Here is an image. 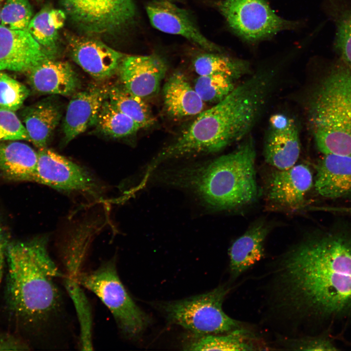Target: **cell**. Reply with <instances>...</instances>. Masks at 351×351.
I'll return each instance as SVG.
<instances>
[{"mask_svg": "<svg viewBox=\"0 0 351 351\" xmlns=\"http://www.w3.org/2000/svg\"><path fill=\"white\" fill-rule=\"evenodd\" d=\"M279 304L319 332L351 328V221L315 232L282 258Z\"/></svg>", "mask_w": 351, "mask_h": 351, "instance_id": "cell-1", "label": "cell"}, {"mask_svg": "<svg viewBox=\"0 0 351 351\" xmlns=\"http://www.w3.org/2000/svg\"><path fill=\"white\" fill-rule=\"evenodd\" d=\"M48 238L10 242L7 250L5 307L20 326L52 339L65 321V309L56 279L63 278L51 257Z\"/></svg>", "mask_w": 351, "mask_h": 351, "instance_id": "cell-2", "label": "cell"}, {"mask_svg": "<svg viewBox=\"0 0 351 351\" xmlns=\"http://www.w3.org/2000/svg\"><path fill=\"white\" fill-rule=\"evenodd\" d=\"M269 97L264 83L250 76L220 101L202 111L195 120L149 163L150 172L173 158L219 152L246 136Z\"/></svg>", "mask_w": 351, "mask_h": 351, "instance_id": "cell-3", "label": "cell"}, {"mask_svg": "<svg viewBox=\"0 0 351 351\" xmlns=\"http://www.w3.org/2000/svg\"><path fill=\"white\" fill-rule=\"evenodd\" d=\"M255 157L254 141L248 137L229 154L207 164L170 171L163 179L192 191L212 210L237 208L257 197Z\"/></svg>", "mask_w": 351, "mask_h": 351, "instance_id": "cell-4", "label": "cell"}, {"mask_svg": "<svg viewBox=\"0 0 351 351\" xmlns=\"http://www.w3.org/2000/svg\"><path fill=\"white\" fill-rule=\"evenodd\" d=\"M307 117L319 151L351 156V66L342 61L317 84Z\"/></svg>", "mask_w": 351, "mask_h": 351, "instance_id": "cell-5", "label": "cell"}, {"mask_svg": "<svg viewBox=\"0 0 351 351\" xmlns=\"http://www.w3.org/2000/svg\"><path fill=\"white\" fill-rule=\"evenodd\" d=\"M77 280L108 309L124 337L136 338L148 326L149 316L128 294L118 275L115 259L103 262L94 270L81 271Z\"/></svg>", "mask_w": 351, "mask_h": 351, "instance_id": "cell-6", "label": "cell"}, {"mask_svg": "<svg viewBox=\"0 0 351 351\" xmlns=\"http://www.w3.org/2000/svg\"><path fill=\"white\" fill-rule=\"evenodd\" d=\"M229 290L226 286L220 285L205 293L160 303L158 306L169 321L195 334H223L242 328L241 323L223 310Z\"/></svg>", "mask_w": 351, "mask_h": 351, "instance_id": "cell-7", "label": "cell"}, {"mask_svg": "<svg viewBox=\"0 0 351 351\" xmlns=\"http://www.w3.org/2000/svg\"><path fill=\"white\" fill-rule=\"evenodd\" d=\"M214 5L230 29L251 44L268 39L280 31L295 29L300 24L279 17L265 0H218Z\"/></svg>", "mask_w": 351, "mask_h": 351, "instance_id": "cell-8", "label": "cell"}, {"mask_svg": "<svg viewBox=\"0 0 351 351\" xmlns=\"http://www.w3.org/2000/svg\"><path fill=\"white\" fill-rule=\"evenodd\" d=\"M71 21L89 36L120 33L136 19L134 0H60Z\"/></svg>", "mask_w": 351, "mask_h": 351, "instance_id": "cell-9", "label": "cell"}, {"mask_svg": "<svg viewBox=\"0 0 351 351\" xmlns=\"http://www.w3.org/2000/svg\"><path fill=\"white\" fill-rule=\"evenodd\" d=\"M37 152L34 182L59 191L99 196L100 184L85 168L47 147Z\"/></svg>", "mask_w": 351, "mask_h": 351, "instance_id": "cell-10", "label": "cell"}, {"mask_svg": "<svg viewBox=\"0 0 351 351\" xmlns=\"http://www.w3.org/2000/svg\"><path fill=\"white\" fill-rule=\"evenodd\" d=\"M145 10L151 24L156 30L181 36L204 51L223 52L201 33L189 12L173 2L153 0L146 4Z\"/></svg>", "mask_w": 351, "mask_h": 351, "instance_id": "cell-11", "label": "cell"}, {"mask_svg": "<svg viewBox=\"0 0 351 351\" xmlns=\"http://www.w3.org/2000/svg\"><path fill=\"white\" fill-rule=\"evenodd\" d=\"M66 38L73 60L97 80H104L114 75L125 57L92 36L67 34Z\"/></svg>", "mask_w": 351, "mask_h": 351, "instance_id": "cell-12", "label": "cell"}, {"mask_svg": "<svg viewBox=\"0 0 351 351\" xmlns=\"http://www.w3.org/2000/svg\"><path fill=\"white\" fill-rule=\"evenodd\" d=\"M300 152L295 121L282 114L273 115L269 119L264 144L266 162L276 169H287L296 164Z\"/></svg>", "mask_w": 351, "mask_h": 351, "instance_id": "cell-13", "label": "cell"}, {"mask_svg": "<svg viewBox=\"0 0 351 351\" xmlns=\"http://www.w3.org/2000/svg\"><path fill=\"white\" fill-rule=\"evenodd\" d=\"M167 69L164 59L153 54L125 56L118 71L122 86L144 99L158 92Z\"/></svg>", "mask_w": 351, "mask_h": 351, "instance_id": "cell-14", "label": "cell"}, {"mask_svg": "<svg viewBox=\"0 0 351 351\" xmlns=\"http://www.w3.org/2000/svg\"><path fill=\"white\" fill-rule=\"evenodd\" d=\"M46 58H50L27 30L0 24V71L28 72Z\"/></svg>", "mask_w": 351, "mask_h": 351, "instance_id": "cell-15", "label": "cell"}, {"mask_svg": "<svg viewBox=\"0 0 351 351\" xmlns=\"http://www.w3.org/2000/svg\"><path fill=\"white\" fill-rule=\"evenodd\" d=\"M313 176L306 165L295 164L284 170L276 169L268 179L266 196L271 202L293 208L300 205L312 187Z\"/></svg>", "mask_w": 351, "mask_h": 351, "instance_id": "cell-16", "label": "cell"}, {"mask_svg": "<svg viewBox=\"0 0 351 351\" xmlns=\"http://www.w3.org/2000/svg\"><path fill=\"white\" fill-rule=\"evenodd\" d=\"M108 89L106 88L93 87L72 96L63 124L66 143L96 125L101 107L108 99Z\"/></svg>", "mask_w": 351, "mask_h": 351, "instance_id": "cell-17", "label": "cell"}, {"mask_svg": "<svg viewBox=\"0 0 351 351\" xmlns=\"http://www.w3.org/2000/svg\"><path fill=\"white\" fill-rule=\"evenodd\" d=\"M102 226L99 218H87L72 227L60 246L63 279L78 280L91 243Z\"/></svg>", "mask_w": 351, "mask_h": 351, "instance_id": "cell-18", "label": "cell"}, {"mask_svg": "<svg viewBox=\"0 0 351 351\" xmlns=\"http://www.w3.org/2000/svg\"><path fill=\"white\" fill-rule=\"evenodd\" d=\"M27 72L32 88L41 94L70 96L79 85L71 65L55 58L45 59Z\"/></svg>", "mask_w": 351, "mask_h": 351, "instance_id": "cell-19", "label": "cell"}, {"mask_svg": "<svg viewBox=\"0 0 351 351\" xmlns=\"http://www.w3.org/2000/svg\"><path fill=\"white\" fill-rule=\"evenodd\" d=\"M316 171L314 186L320 195L334 199L351 195V156L324 154Z\"/></svg>", "mask_w": 351, "mask_h": 351, "instance_id": "cell-20", "label": "cell"}, {"mask_svg": "<svg viewBox=\"0 0 351 351\" xmlns=\"http://www.w3.org/2000/svg\"><path fill=\"white\" fill-rule=\"evenodd\" d=\"M269 232V227L265 223L258 222L232 243L229 250L232 279L238 277L262 259Z\"/></svg>", "mask_w": 351, "mask_h": 351, "instance_id": "cell-21", "label": "cell"}, {"mask_svg": "<svg viewBox=\"0 0 351 351\" xmlns=\"http://www.w3.org/2000/svg\"><path fill=\"white\" fill-rule=\"evenodd\" d=\"M163 96L165 111L173 117L197 116L204 110V102L180 72L170 76L163 86Z\"/></svg>", "mask_w": 351, "mask_h": 351, "instance_id": "cell-22", "label": "cell"}, {"mask_svg": "<svg viewBox=\"0 0 351 351\" xmlns=\"http://www.w3.org/2000/svg\"><path fill=\"white\" fill-rule=\"evenodd\" d=\"M38 152L27 144L0 141V172L6 178L16 181H34Z\"/></svg>", "mask_w": 351, "mask_h": 351, "instance_id": "cell-23", "label": "cell"}, {"mask_svg": "<svg viewBox=\"0 0 351 351\" xmlns=\"http://www.w3.org/2000/svg\"><path fill=\"white\" fill-rule=\"evenodd\" d=\"M61 117L58 105L44 100L27 107L22 112V123L30 141L39 149L47 147Z\"/></svg>", "mask_w": 351, "mask_h": 351, "instance_id": "cell-24", "label": "cell"}, {"mask_svg": "<svg viewBox=\"0 0 351 351\" xmlns=\"http://www.w3.org/2000/svg\"><path fill=\"white\" fill-rule=\"evenodd\" d=\"M65 13L49 6L42 8L31 19L27 31L50 58H55L59 49L58 31L64 25Z\"/></svg>", "mask_w": 351, "mask_h": 351, "instance_id": "cell-25", "label": "cell"}, {"mask_svg": "<svg viewBox=\"0 0 351 351\" xmlns=\"http://www.w3.org/2000/svg\"><path fill=\"white\" fill-rule=\"evenodd\" d=\"M185 345L188 351H253L256 346L249 332L243 328L222 335L195 334Z\"/></svg>", "mask_w": 351, "mask_h": 351, "instance_id": "cell-26", "label": "cell"}, {"mask_svg": "<svg viewBox=\"0 0 351 351\" xmlns=\"http://www.w3.org/2000/svg\"><path fill=\"white\" fill-rule=\"evenodd\" d=\"M195 71L199 76L215 74H224L234 79L239 78L250 71L246 60L230 57L221 53L205 51L193 59Z\"/></svg>", "mask_w": 351, "mask_h": 351, "instance_id": "cell-27", "label": "cell"}, {"mask_svg": "<svg viewBox=\"0 0 351 351\" xmlns=\"http://www.w3.org/2000/svg\"><path fill=\"white\" fill-rule=\"evenodd\" d=\"M67 294L74 305L79 327L81 351H93V319L91 306L82 286L77 281H63Z\"/></svg>", "mask_w": 351, "mask_h": 351, "instance_id": "cell-28", "label": "cell"}, {"mask_svg": "<svg viewBox=\"0 0 351 351\" xmlns=\"http://www.w3.org/2000/svg\"><path fill=\"white\" fill-rule=\"evenodd\" d=\"M108 99L113 106L133 119L142 128L154 124L155 117L144 99L131 93L123 86H115L109 88Z\"/></svg>", "mask_w": 351, "mask_h": 351, "instance_id": "cell-29", "label": "cell"}, {"mask_svg": "<svg viewBox=\"0 0 351 351\" xmlns=\"http://www.w3.org/2000/svg\"><path fill=\"white\" fill-rule=\"evenodd\" d=\"M96 125L105 135L121 138L136 133L142 127L106 99L99 111Z\"/></svg>", "mask_w": 351, "mask_h": 351, "instance_id": "cell-30", "label": "cell"}, {"mask_svg": "<svg viewBox=\"0 0 351 351\" xmlns=\"http://www.w3.org/2000/svg\"><path fill=\"white\" fill-rule=\"evenodd\" d=\"M234 80L229 76L220 74L199 76L194 87L204 103L215 104L233 90L235 87Z\"/></svg>", "mask_w": 351, "mask_h": 351, "instance_id": "cell-31", "label": "cell"}, {"mask_svg": "<svg viewBox=\"0 0 351 351\" xmlns=\"http://www.w3.org/2000/svg\"><path fill=\"white\" fill-rule=\"evenodd\" d=\"M338 342L333 329L328 328L314 334L289 339L285 347L292 350L297 351H340Z\"/></svg>", "mask_w": 351, "mask_h": 351, "instance_id": "cell-32", "label": "cell"}, {"mask_svg": "<svg viewBox=\"0 0 351 351\" xmlns=\"http://www.w3.org/2000/svg\"><path fill=\"white\" fill-rule=\"evenodd\" d=\"M28 0H6L0 11V25L12 30H27L33 18Z\"/></svg>", "mask_w": 351, "mask_h": 351, "instance_id": "cell-33", "label": "cell"}, {"mask_svg": "<svg viewBox=\"0 0 351 351\" xmlns=\"http://www.w3.org/2000/svg\"><path fill=\"white\" fill-rule=\"evenodd\" d=\"M29 94L25 85L0 72V108L16 112L21 107Z\"/></svg>", "mask_w": 351, "mask_h": 351, "instance_id": "cell-34", "label": "cell"}, {"mask_svg": "<svg viewBox=\"0 0 351 351\" xmlns=\"http://www.w3.org/2000/svg\"><path fill=\"white\" fill-rule=\"evenodd\" d=\"M335 47L341 61L351 66V9L342 12L337 20Z\"/></svg>", "mask_w": 351, "mask_h": 351, "instance_id": "cell-35", "label": "cell"}, {"mask_svg": "<svg viewBox=\"0 0 351 351\" xmlns=\"http://www.w3.org/2000/svg\"><path fill=\"white\" fill-rule=\"evenodd\" d=\"M23 140L30 141L22 122L15 112L0 108V141Z\"/></svg>", "mask_w": 351, "mask_h": 351, "instance_id": "cell-36", "label": "cell"}, {"mask_svg": "<svg viewBox=\"0 0 351 351\" xmlns=\"http://www.w3.org/2000/svg\"><path fill=\"white\" fill-rule=\"evenodd\" d=\"M29 346L21 339L10 334L0 335V351L29 350Z\"/></svg>", "mask_w": 351, "mask_h": 351, "instance_id": "cell-37", "label": "cell"}, {"mask_svg": "<svg viewBox=\"0 0 351 351\" xmlns=\"http://www.w3.org/2000/svg\"><path fill=\"white\" fill-rule=\"evenodd\" d=\"M8 234L0 221V282L6 264V254L9 243Z\"/></svg>", "mask_w": 351, "mask_h": 351, "instance_id": "cell-38", "label": "cell"}, {"mask_svg": "<svg viewBox=\"0 0 351 351\" xmlns=\"http://www.w3.org/2000/svg\"><path fill=\"white\" fill-rule=\"evenodd\" d=\"M333 213L342 214H351V207H333Z\"/></svg>", "mask_w": 351, "mask_h": 351, "instance_id": "cell-39", "label": "cell"}, {"mask_svg": "<svg viewBox=\"0 0 351 351\" xmlns=\"http://www.w3.org/2000/svg\"><path fill=\"white\" fill-rule=\"evenodd\" d=\"M342 342L346 346L350 347L351 349V340H349L348 339H347L346 337L344 338L342 340Z\"/></svg>", "mask_w": 351, "mask_h": 351, "instance_id": "cell-40", "label": "cell"}, {"mask_svg": "<svg viewBox=\"0 0 351 351\" xmlns=\"http://www.w3.org/2000/svg\"><path fill=\"white\" fill-rule=\"evenodd\" d=\"M165 0V1H171V2H174L175 1H179L180 0Z\"/></svg>", "mask_w": 351, "mask_h": 351, "instance_id": "cell-41", "label": "cell"}, {"mask_svg": "<svg viewBox=\"0 0 351 351\" xmlns=\"http://www.w3.org/2000/svg\"></svg>", "mask_w": 351, "mask_h": 351, "instance_id": "cell-42", "label": "cell"}, {"mask_svg": "<svg viewBox=\"0 0 351 351\" xmlns=\"http://www.w3.org/2000/svg\"><path fill=\"white\" fill-rule=\"evenodd\" d=\"M2 0H0V1H2Z\"/></svg>", "mask_w": 351, "mask_h": 351, "instance_id": "cell-43", "label": "cell"}]
</instances>
